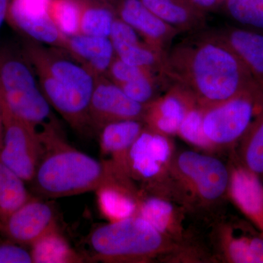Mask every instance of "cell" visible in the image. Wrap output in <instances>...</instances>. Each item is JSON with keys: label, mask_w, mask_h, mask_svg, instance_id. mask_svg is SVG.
Wrapping results in <instances>:
<instances>
[{"label": "cell", "mask_w": 263, "mask_h": 263, "mask_svg": "<svg viewBox=\"0 0 263 263\" xmlns=\"http://www.w3.org/2000/svg\"><path fill=\"white\" fill-rule=\"evenodd\" d=\"M58 230L53 207L32 197L0 226V230L14 243L29 247Z\"/></svg>", "instance_id": "cell-9"}, {"label": "cell", "mask_w": 263, "mask_h": 263, "mask_svg": "<svg viewBox=\"0 0 263 263\" xmlns=\"http://www.w3.org/2000/svg\"><path fill=\"white\" fill-rule=\"evenodd\" d=\"M137 215L146 219L169 239L179 234V215L176 207L162 197L151 196L138 200Z\"/></svg>", "instance_id": "cell-19"}, {"label": "cell", "mask_w": 263, "mask_h": 263, "mask_svg": "<svg viewBox=\"0 0 263 263\" xmlns=\"http://www.w3.org/2000/svg\"><path fill=\"white\" fill-rule=\"evenodd\" d=\"M119 15L122 20L146 39L147 44L163 55L166 45L177 31L152 13L141 0H124L119 8Z\"/></svg>", "instance_id": "cell-13"}, {"label": "cell", "mask_w": 263, "mask_h": 263, "mask_svg": "<svg viewBox=\"0 0 263 263\" xmlns=\"http://www.w3.org/2000/svg\"><path fill=\"white\" fill-rule=\"evenodd\" d=\"M161 68L202 108L226 101L258 84L216 34L199 36L178 45L164 53Z\"/></svg>", "instance_id": "cell-1"}, {"label": "cell", "mask_w": 263, "mask_h": 263, "mask_svg": "<svg viewBox=\"0 0 263 263\" xmlns=\"http://www.w3.org/2000/svg\"><path fill=\"white\" fill-rule=\"evenodd\" d=\"M99 208L110 221L137 215L138 199L132 194L127 183L105 185L97 190Z\"/></svg>", "instance_id": "cell-18"}, {"label": "cell", "mask_w": 263, "mask_h": 263, "mask_svg": "<svg viewBox=\"0 0 263 263\" xmlns=\"http://www.w3.org/2000/svg\"><path fill=\"white\" fill-rule=\"evenodd\" d=\"M178 133L194 146L204 149H212L214 145L208 139L203 129V108L194 105L189 109L180 124Z\"/></svg>", "instance_id": "cell-28"}, {"label": "cell", "mask_w": 263, "mask_h": 263, "mask_svg": "<svg viewBox=\"0 0 263 263\" xmlns=\"http://www.w3.org/2000/svg\"><path fill=\"white\" fill-rule=\"evenodd\" d=\"M142 120L129 119L109 123L100 130L101 153L110 157L108 160L121 176L127 178V156L138 136L144 129Z\"/></svg>", "instance_id": "cell-14"}, {"label": "cell", "mask_w": 263, "mask_h": 263, "mask_svg": "<svg viewBox=\"0 0 263 263\" xmlns=\"http://www.w3.org/2000/svg\"><path fill=\"white\" fill-rule=\"evenodd\" d=\"M170 168L193 196L205 204L220 200L229 188V171L221 160L212 156L185 151L171 161Z\"/></svg>", "instance_id": "cell-7"}, {"label": "cell", "mask_w": 263, "mask_h": 263, "mask_svg": "<svg viewBox=\"0 0 263 263\" xmlns=\"http://www.w3.org/2000/svg\"><path fill=\"white\" fill-rule=\"evenodd\" d=\"M24 56L34 70L47 72L91 100L96 78L84 66L76 63V60L65 58L57 51L33 43L26 45Z\"/></svg>", "instance_id": "cell-11"}, {"label": "cell", "mask_w": 263, "mask_h": 263, "mask_svg": "<svg viewBox=\"0 0 263 263\" xmlns=\"http://www.w3.org/2000/svg\"><path fill=\"white\" fill-rule=\"evenodd\" d=\"M14 242L0 243V263H32L30 250Z\"/></svg>", "instance_id": "cell-32"}, {"label": "cell", "mask_w": 263, "mask_h": 263, "mask_svg": "<svg viewBox=\"0 0 263 263\" xmlns=\"http://www.w3.org/2000/svg\"><path fill=\"white\" fill-rule=\"evenodd\" d=\"M10 0H0V29L3 27L5 19L8 18Z\"/></svg>", "instance_id": "cell-34"}, {"label": "cell", "mask_w": 263, "mask_h": 263, "mask_svg": "<svg viewBox=\"0 0 263 263\" xmlns=\"http://www.w3.org/2000/svg\"><path fill=\"white\" fill-rule=\"evenodd\" d=\"M229 188L235 204L263 233V186L257 174L246 167L235 169Z\"/></svg>", "instance_id": "cell-16"}, {"label": "cell", "mask_w": 263, "mask_h": 263, "mask_svg": "<svg viewBox=\"0 0 263 263\" xmlns=\"http://www.w3.org/2000/svg\"><path fill=\"white\" fill-rule=\"evenodd\" d=\"M146 106L131 100L122 88L105 76L95 79L89 108L90 125L100 131L109 123L143 120Z\"/></svg>", "instance_id": "cell-8"}, {"label": "cell", "mask_w": 263, "mask_h": 263, "mask_svg": "<svg viewBox=\"0 0 263 263\" xmlns=\"http://www.w3.org/2000/svg\"><path fill=\"white\" fill-rule=\"evenodd\" d=\"M33 262L69 263L83 262L80 254L71 249L70 245L58 230L45 235L31 246Z\"/></svg>", "instance_id": "cell-22"}, {"label": "cell", "mask_w": 263, "mask_h": 263, "mask_svg": "<svg viewBox=\"0 0 263 263\" xmlns=\"http://www.w3.org/2000/svg\"><path fill=\"white\" fill-rule=\"evenodd\" d=\"M32 197L25 181L0 160V226Z\"/></svg>", "instance_id": "cell-21"}, {"label": "cell", "mask_w": 263, "mask_h": 263, "mask_svg": "<svg viewBox=\"0 0 263 263\" xmlns=\"http://www.w3.org/2000/svg\"><path fill=\"white\" fill-rule=\"evenodd\" d=\"M227 8L239 23L263 29V0H228Z\"/></svg>", "instance_id": "cell-29"}, {"label": "cell", "mask_w": 263, "mask_h": 263, "mask_svg": "<svg viewBox=\"0 0 263 263\" xmlns=\"http://www.w3.org/2000/svg\"><path fill=\"white\" fill-rule=\"evenodd\" d=\"M3 147V123H2L1 110H0V150Z\"/></svg>", "instance_id": "cell-36"}, {"label": "cell", "mask_w": 263, "mask_h": 263, "mask_svg": "<svg viewBox=\"0 0 263 263\" xmlns=\"http://www.w3.org/2000/svg\"><path fill=\"white\" fill-rule=\"evenodd\" d=\"M81 1L82 13L80 34L109 38L116 19L112 10L98 2L92 0Z\"/></svg>", "instance_id": "cell-23"}, {"label": "cell", "mask_w": 263, "mask_h": 263, "mask_svg": "<svg viewBox=\"0 0 263 263\" xmlns=\"http://www.w3.org/2000/svg\"><path fill=\"white\" fill-rule=\"evenodd\" d=\"M114 47L120 45L136 44L140 43L136 29L122 19H115L110 34Z\"/></svg>", "instance_id": "cell-33"}, {"label": "cell", "mask_w": 263, "mask_h": 263, "mask_svg": "<svg viewBox=\"0 0 263 263\" xmlns=\"http://www.w3.org/2000/svg\"><path fill=\"white\" fill-rule=\"evenodd\" d=\"M262 88L254 85L229 100L203 108L204 133L214 146L232 144L245 136L262 102Z\"/></svg>", "instance_id": "cell-5"}, {"label": "cell", "mask_w": 263, "mask_h": 263, "mask_svg": "<svg viewBox=\"0 0 263 263\" xmlns=\"http://www.w3.org/2000/svg\"><path fill=\"white\" fill-rule=\"evenodd\" d=\"M241 157L246 168L263 174V109L245 135Z\"/></svg>", "instance_id": "cell-26"}, {"label": "cell", "mask_w": 263, "mask_h": 263, "mask_svg": "<svg viewBox=\"0 0 263 263\" xmlns=\"http://www.w3.org/2000/svg\"><path fill=\"white\" fill-rule=\"evenodd\" d=\"M64 49L95 78L107 75L116 54L110 38L83 34L66 37Z\"/></svg>", "instance_id": "cell-15"}, {"label": "cell", "mask_w": 263, "mask_h": 263, "mask_svg": "<svg viewBox=\"0 0 263 263\" xmlns=\"http://www.w3.org/2000/svg\"><path fill=\"white\" fill-rule=\"evenodd\" d=\"M43 154L32 182L46 198L97 191L105 185L126 182L110 161H100L64 141L57 127L40 133Z\"/></svg>", "instance_id": "cell-2"}, {"label": "cell", "mask_w": 263, "mask_h": 263, "mask_svg": "<svg viewBox=\"0 0 263 263\" xmlns=\"http://www.w3.org/2000/svg\"><path fill=\"white\" fill-rule=\"evenodd\" d=\"M195 6L200 8H210L216 4L217 0H190Z\"/></svg>", "instance_id": "cell-35"}, {"label": "cell", "mask_w": 263, "mask_h": 263, "mask_svg": "<svg viewBox=\"0 0 263 263\" xmlns=\"http://www.w3.org/2000/svg\"><path fill=\"white\" fill-rule=\"evenodd\" d=\"M48 11L55 26L64 36L72 37L80 34L81 0H51Z\"/></svg>", "instance_id": "cell-25"}, {"label": "cell", "mask_w": 263, "mask_h": 263, "mask_svg": "<svg viewBox=\"0 0 263 263\" xmlns=\"http://www.w3.org/2000/svg\"><path fill=\"white\" fill-rule=\"evenodd\" d=\"M114 48L117 57L129 65L152 70L157 66L160 68L162 67L164 55L156 51L146 43L120 45Z\"/></svg>", "instance_id": "cell-27"}, {"label": "cell", "mask_w": 263, "mask_h": 263, "mask_svg": "<svg viewBox=\"0 0 263 263\" xmlns=\"http://www.w3.org/2000/svg\"><path fill=\"white\" fill-rule=\"evenodd\" d=\"M221 247L232 262L263 263V237L235 236L231 228L221 230Z\"/></svg>", "instance_id": "cell-20"}, {"label": "cell", "mask_w": 263, "mask_h": 263, "mask_svg": "<svg viewBox=\"0 0 263 263\" xmlns=\"http://www.w3.org/2000/svg\"><path fill=\"white\" fill-rule=\"evenodd\" d=\"M170 239L139 215L110 221L89 236L93 259L103 262H141L170 249Z\"/></svg>", "instance_id": "cell-3"}, {"label": "cell", "mask_w": 263, "mask_h": 263, "mask_svg": "<svg viewBox=\"0 0 263 263\" xmlns=\"http://www.w3.org/2000/svg\"><path fill=\"white\" fill-rule=\"evenodd\" d=\"M141 1L152 13L176 29H188L198 24L193 11L178 0Z\"/></svg>", "instance_id": "cell-24"}, {"label": "cell", "mask_w": 263, "mask_h": 263, "mask_svg": "<svg viewBox=\"0 0 263 263\" xmlns=\"http://www.w3.org/2000/svg\"><path fill=\"white\" fill-rule=\"evenodd\" d=\"M119 86L131 100L144 106L154 101L157 90L153 74L141 76Z\"/></svg>", "instance_id": "cell-30"}, {"label": "cell", "mask_w": 263, "mask_h": 263, "mask_svg": "<svg viewBox=\"0 0 263 263\" xmlns=\"http://www.w3.org/2000/svg\"><path fill=\"white\" fill-rule=\"evenodd\" d=\"M0 91L10 109L37 130L41 126L57 127L51 105L25 57L0 52Z\"/></svg>", "instance_id": "cell-4"}, {"label": "cell", "mask_w": 263, "mask_h": 263, "mask_svg": "<svg viewBox=\"0 0 263 263\" xmlns=\"http://www.w3.org/2000/svg\"><path fill=\"white\" fill-rule=\"evenodd\" d=\"M152 72L153 70L152 69L129 65L119 57H115L109 67L107 76L115 84L122 85L141 76L153 74Z\"/></svg>", "instance_id": "cell-31"}, {"label": "cell", "mask_w": 263, "mask_h": 263, "mask_svg": "<svg viewBox=\"0 0 263 263\" xmlns=\"http://www.w3.org/2000/svg\"><path fill=\"white\" fill-rule=\"evenodd\" d=\"M3 147L0 160L25 182H32L43 154L39 132L15 114L0 91Z\"/></svg>", "instance_id": "cell-6"}, {"label": "cell", "mask_w": 263, "mask_h": 263, "mask_svg": "<svg viewBox=\"0 0 263 263\" xmlns=\"http://www.w3.org/2000/svg\"><path fill=\"white\" fill-rule=\"evenodd\" d=\"M172 146L165 135L144 128L127 156L128 176L152 182L171 165Z\"/></svg>", "instance_id": "cell-10"}, {"label": "cell", "mask_w": 263, "mask_h": 263, "mask_svg": "<svg viewBox=\"0 0 263 263\" xmlns=\"http://www.w3.org/2000/svg\"><path fill=\"white\" fill-rule=\"evenodd\" d=\"M219 35L263 87V34L233 29Z\"/></svg>", "instance_id": "cell-17"}, {"label": "cell", "mask_w": 263, "mask_h": 263, "mask_svg": "<svg viewBox=\"0 0 263 263\" xmlns=\"http://www.w3.org/2000/svg\"><path fill=\"white\" fill-rule=\"evenodd\" d=\"M196 104L187 91L176 85L163 98L146 105L143 120L152 130L165 136L176 134L189 109Z\"/></svg>", "instance_id": "cell-12"}]
</instances>
